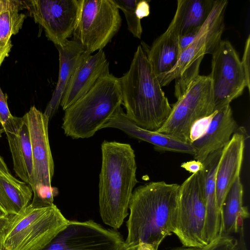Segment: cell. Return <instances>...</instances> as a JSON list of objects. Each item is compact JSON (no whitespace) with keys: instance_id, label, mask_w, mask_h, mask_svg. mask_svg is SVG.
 Here are the masks:
<instances>
[{"instance_id":"21","label":"cell","mask_w":250,"mask_h":250,"mask_svg":"<svg viewBox=\"0 0 250 250\" xmlns=\"http://www.w3.org/2000/svg\"><path fill=\"white\" fill-rule=\"evenodd\" d=\"M213 0H178L170 22L179 38L200 30L210 13Z\"/></svg>"},{"instance_id":"30","label":"cell","mask_w":250,"mask_h":250,"mask_svg":"<svg viewBox=\"0 0 250 250\" xmlns=\"http://www.w3.org/2000/svg\"><path fill=\"white\" fill-rule=\"evenodd\" d=\"M214 112L209 116L201 119L194 123L190 132V144L197 140L205 132Z\"/></svg>"},{"instance_id":"25","label":"cell","mask_w":250,"mask_h":250,"mask_svg":"<svg viewBox=\"0 0 250 250\" xmlns=\"http://www.w3.org/2000/svg\"><path fill=\"white\" fill-rule=\"evenodd\" d=\"M20 10L11 9L0 15V47L11 42V36L17 34L21 28L26 15Z\"/></svg>"},{"instance_id":"33","label":"cell","mask_w":250,"mask_h":250,"mask_svg":"<svg viewBox=\"0 0 250 250\" xmlns=\"http://www.w3.org/2000/svg\"><path fill=\"white\" fill-rule=\"evenodd\" d=\"M158 247L139 243L136 244H127L124 242L116 250H158Z\"/></svg>"},{"instance_id":"7","label":"cell","mask_w":250,"mask_h":250,"mask_svg":"<svg viewBox=\"0 0 250 250\" xmlns=\"http://www.w3.org/2000/svg\"><path fill=\"white\" fill-rule=\"evenodd\" d=\"M202 170L192 174L180 185L177 205L171 218V232L183 247L202 248L208 244Z\"/></svg>"},{"instance_id":"24","label":"cell","mask_w":250,"mask_h":250,"mask_svg":"<svg viewBox=\"0 0 250 250\" xmlns=\"http://www.w3.org/2000/svg\"><path fill=\"white\" fill-rule=\"evenodd\" d=\"M243 187L238 177L227 192L221 209V235L238 233L244 220L250 216L248 208L243 204Z\"/></svg>"},{"instance_id":"18","label":"cell","mask_w":250,"mask_h":250,"mask_svg":"<svg viewBox=\"0 0 250 250\" xmlns=\"http://www.w3.org/2000/svg\"><path fill=\"white\" fill-rule=\"evenodd\" d=\"M222 149L210 154L202 162L203 193L206 206L205 231L208 244L221 236L222 218L216 199V173Z\"/></svg>"},{"instance_id":"23","label":"cell","mask_w":250,"mask_h":250,"mask_svg":"<svg viewBox=\"0 0 250 250\" xmlns=\"http://www.w3.org/2000/svg\"><path fill=\"white\" fill-rule=\"evenodd\" d=\"M6 134L14 170L23 182L31 187L33 184L32 146L29 129L24 119L15 133H6Z\"/></svg>"},{"instance_id":"17","label":"cell","mask_w":250,"mask_h":250,"mask_svg":"<svg viewBox=\"0 0 250 250\" xmlns=\"http://www.w3.org/2000/svg\"><path fill=\"white\" fill-rule=\"evenodd\" d=\"M108 127L119 129L133 138L150 143L157 150L193 155L195 153L190 144L157 131L147 130L138 126L127 117L122 107L104 126V128Z\"/></svg>"},{"instance_id":"12","label":"cell","mask_w":250,"mask_h":250,"mask_svg":"<svg viewBox=\"0 0 250 250\" xmlns=\"http://www.w3.org/2000/svg\"><path fill=\"white\" fill-rule=\"evenodd\" d=\"M35 21L44 29L55 46L64 44L72 35L80 9L81 0L25 1Z\"/></svg>"},{"instance_id":"19","label":"cell","mask_w":250,"mask_h":250,"mask_svg":"<svg viewBox=\"0 0 250 250\" xmlns=\"http://www.w3.org/2000/svg\"><path fill=\"white\" fill-rule=\"evenodd\" d=\"M56 47L59 56L58 80L52 98L43 113L49 120L58 110L73 73L86 52L74 40H68L62 45Z\"/></svg>"},{"instance_id":"6","label":"cell","mask_w":250,"mask_h":250,"mask_svg":"<svg viewBox=\"0 0 250 250\" xmlns=\"http://www.w3.org/2000/svg\"><path fill=\"white\" fill-rule=\"evenodd\" d=\"M22 118L29 129L32 150L33 197L30 205L35 208L48 207L58 194L57 188L51 186L54 165L48 138L49 120L34 106Z\"/></svg>"},{"instance_id":"35","label":"cell","mask_w":250,"mask_h":250,"mask_svg":"<svg viewBox=\"0 0 250 250\" xmlns=\"http://www.w3.org/2000/svg\"><path fill=\"white\" fill-rule=\"evenodd\" d=\"M136 14L140 20L149 16L150 14L149 4L146 0H138L136 5Z\"/></svg>"},{"instance_id":"4","label":"cell","mask_w":250,"mask_h":250,"mask_svg":"<svg viewBox=\"0 0 250 250\" xmlns=\"http://www.w3.org/2000/svg\"><path fill=\"white\" fill-rule=\"evenodd\" d=\"M122 104L120 79L109 73L64 110L62 128L73 139L90 138L104 128Z\"/></svg>"},{"instance_id":"14","label":"cell","mask_w":250,"mask_h":250,"mask_svg":"<svg viewBox=\"0 0 250 250\" xmlns=\"http://www.w3.org/2000/svg\"><path fill=\"white\" fill-rule=\"evenodd\" d=\"M109 73V62L103 50L96 54L86 52L76 68L62 96L63 110L86 94L103 76Z\"/></svg>"},{"instance_id":"39","label":"cell","mask_w":250,"mask_h":250,"mask_svg":"<svg viewBox=\"0 0 250 250\" xmlns=\"http://www.w3.org/2000/svg\"><path fill=\"white\" fill-rule=\"evenodd\" d=\"M0 167L2 168V169L6 170H9L8 168L4 162V160L3 158L0 156Z\"/></svg>"},{"instance_id":"10","label":"cell","mask_w":250,"mask_h":250,"mask_svg":"<svg viewBox=\"0 0 250 250\" xmlns=\"http://www.w3.org/2000/svg\"><path fill=\"white\" fill-rule=\"evenodd\" d=\"M211 59V71L214 110L217 111L229 105L240 96L245 88L250 91L241 60L231 43L221 40Z\"/></svg>"},{"instance_id":"11","label":"cell","mask_w":250,"mask_h":250,"mask_svg":"<svg viewBox=\"0 0 250 250\" xmlns=\"http://www.w3.org/2000/svg\"><path fill=\"white\" fill-rule=\"evenodd\" d=\"M121 234L92 220H69L41 250H116L124 242Z\"/></svg>"},{"instance_id":"16","label":"cell","mask_w":250,"mask_h":250,"mask_svg":"<svg viewBox=\"0 0 250 250\" xmlns=\"http://www.w3.org/2000/svg\"><path fill=\"white\" fill-rule=\"evenodd\" d=\"M239 130L232 135L229 142L222 149L216 171V199L220 212L227 192L240 176L246 137L244 132L240 129Z\"/></svg>"},{"instance_id":"22","label":"cell","mask_w":250,"mask_h":250,"mask_svg":"<svg viewBox=\"0 0 250 250\" xmlns=\"http://www.w3.org/2000/svg\"><path fill=\"white\" fill-rule=\"evenodd\" d=\"M31 187L0 167V211L6 216L16 214L30 204Z\"/></svg>"},{"instance_id":"32","label":"cell","mask_w":250,"mask_h":250,"mask_svg":"<svg viewBox=\"0 0 250 250\" xmlns=\"http://www.w3.org/2000/svg\"><path fill=\"white\" fill-rule=\"evenodd\" d=\"M200 30L193 31L179 38V48L180 54L194 41Z\"/></svg>"},{"instance_id":"5","label":"cell","mask_w":250,"mask_h":250,"mask_svg":"<svg viewBox=\"0 0 250 250\" xmlns=\"http://www.w3.org/2000/svg\"><path fill=\"white\" fill-rule=\"evenodd\" d=\"M68 221L54 204L41 208L29 204L0 223V248L2 250H41Z\"/></svg>"},{"instance_id":"3","label":"cell","mask_w":250,"mask_h":250,"mask_svg":"<svg viewBox=\"0 0 250 250\" xmlns=\"http://www.w3.org/2000/svg\"><path fill=\"white\" fill-rule=\"evenodd\" d=\"M119 79L127 117L147 130L161 127L171 106L141 45L137 47L128 70Z\"/></svg>"},{"instance_id":"2","label":"cell","mask_w":250,"mask_h":250,"mask_svg":"<svg viewBox=\"0 0 250 250\" xmlns=\"http://www.w3.org/2000/svg\"><path fill=\"white\" fill-rule=\"evenodd\" d=\"M180 185L152 182L133 191L126 225L127 244L139 243L159 247L172 234L171 218L177 205Z\"/></svg>"},{"instance_id":"9","label":"cell","mask_w":250,"mask_h":250,"mask_svg":"<svg viewBox=\"0 0 250 250\" xmlns=\"http://www.w3.org/2000/svg\"><path fill=\"white\" fill-rule=\"evenodd\" d=\"M121 23L119 9L112 0H81L73 40L92 54L111 42Z\"/></svg>"},{"instance_id":"40","label":"cell","mask_w":250,"mask_h":250,"mask_svg":"<svg viewBox=\"0 0 250 250\" xmlns=\"http://www.w3.org/2000/svg\"><path fill=\"white\" fill-rule=\"evenodd\" d=\"M6 216L0 211V223L2 222Z\"/></svg>"},{"instance_id":"41","label":"cell","mask_w":250,"mask_h":250,"mask_svg":"<svg viewBox=\"0 0 250 250\" xmlns=\"http://www.w3.org/2000/svg\"><path fill=\"white\" fill-rule=\"evenodd\" d=\"M3 132H4L2 128H0V138L1 137V134Z\"/></svg>"},{"instance_id":"37","label":"cell","mask_w":250,"mask_h":250,"mask_svg":"<svg viewBox=\"0 0 250 250\" xmlns=\"http://www.w3.org/2000/svg\"><path fill=\"white\" fill-rule=\"evenodd\" d=\"M238 234L239 236L237 239V244L235 250H248L245 239L243 225L240 227Z\"/></svg>"},{"instance_id":"20","label":"cell","mask_w":250,"mask_h":250,"mask_svg":"<svg viewBox=\"0 0 250 250\" xmlns=\"http://www.w3.org/2000/svg\"><path fill=\"white\" fill-rule=\"evenodd\" d=\"M179 37L170 23L166 31L145 50L157 78L167 73L175 66L180 57Z\"/></svg>"},{"instance_id":"42","label":"cell","mask_w":250,"mask_h":250,"mask_svg":"<svg viewBox=\"0 0 250 250\" xmlns=\"http://www.w3.org/2000/svg\"><path fill=\"white\" fill-rule=\"evenodd\" d=\"M0 250H2L0 248Z\"/></svg>"},{"instance_id":"38","label":"cell","mask_w":250,"mask_h":250,"mask_svg":"<svg viewBox=\"0 0 250 250\" xmlns=\"http://www.w3.org/2000/svg\"><path fill=\"white\" fill-rule=\"evenodd\" d=\"M11 41L4 46L0 47V66L4 59L8 56L12 48Z\"/></svg>"},{"instance_id":"8","label":"cell","mask_w":250,"mask_h":250,"mask_svg":"<svg viewBox=\"0 0 250 250\" xmlns=\"http://www.w3.org/2000/svg\"><path fill=\"white\" fill-rule=\"evenodd\" d=\"M214 112L211 79L209 75H199L177 99L167 121L156 131L190 144L192 125Z\"/></svg>"},{"instance_id":"15","label":"cell","mask_w":250,"mask_h":250,"mask_svg":"<svg viewBox=\"0 0 250 250\" xmlns=\"http://www.w3.org/2000/svg\"><path fill=\"white\" fill-rule=\"evenodd\" d=\"M238 129L230 104L216 111L205 132L190 144L195 160L202 162L210 154L223 148Z\"/></svg>"},{"instance_id":"26","label":"cell","mask_w":250,"mask_h":250,"mask_svg":"<svg viewBox=\"0 0 250 250\" xmlns=\"http://www.w3.org/2000/svg\"><path fill=\"white\" fill-rule=\"evenodd\" d=\"M119 9L125 14L127 29L133 36L138 39L141 38L143 28L141 20L136 14L137 0H112Z\"/></svg>"},{"instance_id":"27","label":"cell","mask_w":250,"mask_h":250,"mask_svg":"<svg viewBox=\"0 0 250 250\" xmlns=\"http://www.w3.org/2000/svg\"><path fill=\"white\" fill-rule=\"evenodd\" d=\"M203 58H200L189 65L175 80V96L177 99L182 96L190 84L199 75L200 64Z\"/></svg>"},{"instance_id":"1","label":"cell","mask_w":250,"mask_h":250,"mask_svg":"<svg viewBox=\"0 0 250 250\" xmlns=\"http://www.w3.org/2000/svg\"><path fill=\"white\" fill-rule=\"evenodd\" d=\"M99 205L103 222L119 229L128 214L136 178L134 150L126 143L104 141L101 145Z\"/></svg>"},{"instance_id":"34","label":"cell","mask_w":250,"mask_h":250,"mask_svg":"<svg viewBox=\"0 0 250 250\" xmlns=\"http://www.w3.org/2000/svg\"><path fill=\"white\" fill-rule=\"evenodd\" d=\"M24 1L14 0H0V15L11 9L21 10L25 5Z\"/></svg>"},{"instance_id":"28","label":"cell","mask_w":250,"mask_h":250,"mask_svg":"<svg viewBox=\"0 0 250 250\" xmlns=\"http://www.w3.org/2000/svg\"><path fill=\"white\" fill-rule=\"evenodd\" d=\"M22 121V117L13 116L10 113L7 103V97L0 86V124L4 132L15 133Z\"/></svg>"},{"instance_id":"31","label":"cell","mask_w":250,"mask_h":250,"mask_svg":"<svg viewBox=\"0 0 250 250\" xmlns=\"http://www.w3.org/2000/svg\"><path fill=\"white\" fill-rule=\"evenodd\" d=\"M250 36H248L246 40L243 56L241 60L242 65L244 69L246 78L248 83L250 85Z\"/></svg>"},{"instance_id":"29","label":"cell","mask_w":250,"mask_h":250,"mask_svg":"<svg viewBox=\"0 0 250 250\" xmlns=\"http://www.w3.org/2000/svg\"><path fill=\"white\" fill-rule=\"evenodd\" d=\"M236 244L237 239L230 235H221L202 248L182 246L170 250H235Z\"/></svg>"},{"instance_id":"36","label":"cell","mask_w":250,"mask_h":250,"mask_svg":"<svg viewBox=\"0 0 250 250\" xmlns=\"http://www.w3.org/2000/svg\"><path fill=\"white\" fill-rule=\"evenodd\" d=\"M181 167L193 174L202 170L204 166L202 162L194 160L183 163Z\"/></svg>"},{"instance_id":"13","label":"cell","mask_w":250,"mask_h":250,"mask_svg":"<svg viewBox=\"0 0 250 250\" xmlns=\"http://www.w3.org/2000/svg\"><path fill=\"white\" fill-rule=\"evenodd\" d=\"M227 0H214L212 9L194 41L181 53L174 67L158 78L161 86L168 84L197 60L214 52L221 40L224 29Z\"/></svg>"}]
</instances>
